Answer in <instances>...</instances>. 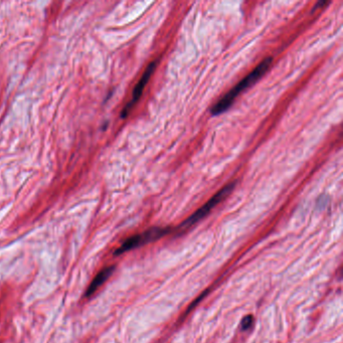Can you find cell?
Instances as JSON below:
<instances>
[{"instance_id": "6da1fadb", "label": "cell", "mask_w": 343, "mask_h": 343, "mask_svg": "<svg viewBox=\"0 0 343 343\" xmlns=\"http://www.w3.org/2000/svg\"><path fill=\"white\" fill-rule=\"evenodd\" d=\"M272 62H273V59L271 58V56H268V58H266L250 75H248L235 88H233L230 92H228L223 98H221L211 108L210 112L212 115H219V114L223 113L224 111H226L228 108H230L241 93H243L246 89L253 86L255 83H257L258 80L266 74V72L270 69Z\"/></svg>"}, {"instance_id": "7a4b0ae2", "label": "cell", "mask_w": 343, "mask_h": 343, "mask_svg": "<svg viewBox=\"0 0 343 343\" xmlns=\"http://www.w3.org/2000/svg\"><path fill=\"white\" fill-rule=\"evenodd\" d=\"M237 182H233L227 184L225 187L220 189L214 196H212L203 206H201L198 210H196L192 215H190L183 223L180 224V230H187V228L193 226L195 223L200 221L202 218H204L218 203H220L222 200H224L231 192L235 189Z\"/></svg>"}, {"instance_id": "3957f363", "label": "cell", "mask_w": 343, "mask_h": 343, "mask_svg": "<svg viewBox=\"0 0 343 343\" xmlns=\"http://www.w3.org/2000/svg\"><path fill=\"white\" fill-rule=\"evenodd\" d=\"M170 232V228L168 227H152L149 230L145 231L142 234L135 235L133 237H130L127 239L121 246L115 251V255L119 256L122 255L128 251H131L133 249H136L138 247H141L143 245H146L148 243H152L156 240L161 239L165 235H167Z\"/></svg>"}, {"instance_id": "277c9868", "label": "cell", "mask_w": 343, "mask_h": 343, "mask_svg": "<svg viewBox=\"0 0 343 343\" xmlns=\"http://www.w3.org/2000/svg\"><path fill=\"white\" fill-rule=\"evenodd\" d=\"M155 68H156V62H152V63H150V64L148 65V67H147V69L145 70L144 74L142 75L140 81L137 83V85L135 86V88H134V90H133V94H132V99H131V101L125 106L124 110H123L122 113H121V117H122V118L127 117V115L129 114L130 110L133 108V106H134V105L137 103V101L140 99V97H141V95H142V93H143V90H144L145 86L147 85L148 81L150 80V77L152 76V74H153Z\"/></svg>"}, {"instance_id": "5b68a950", "label": "cell", "mask_w": 343, "mask_h": 343, "mask_svg": "<svg viewBox=\"0 0 343 343\" xmlns=\"http://www.w3.org/2000/svg\"><path fill=\"white\" fill-rule=\"evenodd\" d=\"M114 271H115V267L110 266V267L103 269L101 272H99V274L93 279V281L89 285V287L86 291V297H91L101 287V286L110 278V276L114 273Z\"/></svg>"}, {"instance_id": "8992f818", "label": "cell", "mask_w": 343, "mask_h": 343, "mask_svg": "<svg viewBox=\"0 0 343 343\" xmlns=\"http://www.w3.org/2000/svg\"><path fill=\"white\" fill-rule=\"evenodd\" d=\"M253 323V317L252 316H247L243 319L242 321V326H243V329H248Z\"/></svg>"}]
</instances>
